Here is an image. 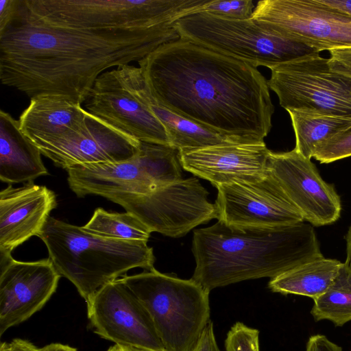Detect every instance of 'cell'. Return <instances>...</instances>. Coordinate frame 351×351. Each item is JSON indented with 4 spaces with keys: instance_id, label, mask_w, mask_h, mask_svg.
<instances>
[{
    "instance_id": "cell-1",
    "label": "cell",
    "mask_w": 351,
    "mask_h": 351,
    "mask_svg": "<svg viewBox=\"0 0 351 351\" xmlns=\"http://www.w3.org/2000/svg\"><path fill=\"white\" fill-rule=\"evenodd\" d=\"M180 38L173 24L82 29L47 24L24 8L0 31V80L30 98L53 93L83 104L95 80L111 67L139 61Z\"/></svg>"
},
{
    "instance_id": "cell-2",
    "label": "cell",
    "mask_w": 351,
    "mask_h": 351,
    "mask_svg": "<svg viewBox=\"0 0 351 351\" xmlns=\"http://www.w3.org/2000/svg\"><path fill=\"white\" fill-rule=\"evenodd\" d=\"M162 105L237 143H258L274 112L267 80L240 60L179 38L138 61Z\"/></svg>"
},
{
    "instance_id": "cell-3",
    "label": "cell",
    "mask_w": 351,
    "mask_h": 351,
    "mask_svg": "<svg viewBox=\"0 0 351 351\" xmlns=\"http://www.w3.org/2000/svg\"><path fill=\"white\" fill-rule=\"evenodd\" d=\"M191 279L208 291L243 280L275 278L323 257L311 224L230 225L218 220L193 232Z\"/></svg>"
},
{
    "instance_id": "cell-4",
    "label": "cell",
    "mask_w": 351,
    "mask_h": 351,
    "mask_svg": "<svg viewBox=\"0 0 351 351\" xmlns=\"http://www.w3.org/2000/svg\"><path fill=\"white\" fill-rule=\"evenodd\" d=\"M38 237L56 269L73 283L86 302L130 269L154 268L153 249L146 241L101 237L52 217Z\"/></svg>"
},
{
    "instance_id": "cell-5",
    "label": "cell",
    "mask_w": 351,
    "mask_h": 351,
    "mask_svg": "<svg viewBox=\"0 0 351 351\" xmlns=\"http://www.w3.org/2000/svg\"><path fill=\"white\" fill-rule=\"evenodd\" d=\"M121 280L149 313L165 351H194L211 321L209 291L155 269Z\"/></svg>"
},
{
    "instance_id": "cell-6",
    "label": "cell",
    "mask_w": 351,
    "mask_h": 351,
    "mask_svg": "<svg viewBox=\"0 0 351 351\" xmlns=\"http://www.w3.org/2000/svg\"><path fill=\"white\" fill-rule=\"evenodd\" d=\"M208 0H21L26 10L51 25L114 29L173 24L201 12Z\"/></svg>"
},
{
    "instance_id": "cell-7",
    "label": "cell",
    "mask_w": 351,
    "mask_h": 351,
    "mask_svg": "<svg viewBox=\"0 0 351 351\" xmlns=\"http://www.w3.org/2000/svg\"><path fill=\"white\" fill-rule=\"evenodd\" d=\"M180 38L254 67L269 69L317 51L274 34L252 19L231 20L201 12L173 23Z\"/></svg>"
},
{
    "instance_id": "cell-8",
    "label": "cell",
    "mask_w": 351,
    "mask_h": 351,
    "mask_svg": "<svg viewBox=\"0 0 351 351\" xmlns=\"http://www.w3.org/2000/svg\"><path fill=\"white\" fill-rule=\"evenodd\" d=\"M179 151L171 146L141 142L132 158L117 162L73 166L66 169L68 184L78 197L101 196L118 201L152 192L182 179Z\"/></svg>"
},
{
    "instance_id": "cell-9",
    "label": "cell",
    "mask_w": 351,
    "mask_h": 351,
    "mask_svg": "<svg viewBox=\"0 0 351 351\" xmlns=\"http://www.w3.org/2000/svg\"><path fill=\"white\" fill-rule=\"evenodd\" d=\"M269 88L280 105L351 118V77L332 71L319 52L269 69Z\"/></svg>"
},
{
    "instance_id": "cell-10",
    "label": "cell",
    "mask_w": 351,
    "mask_h": 351,
    "mask_svg": "<svg viewBox=\"0 0 351 351\" xmlns=\"http://www.w3.org/2000/svg\"><path fill=\"white\" fill-rule=\"evenodd\" d=\"M280 37L320 52L351 47V15L321 0H263L252 18Z\"/></svg>"
},
{
    "instance_id": "cell-11",
    "label": "cell",
    "mask_w": 351,
    "mask_h": 351,
    "mask_svg": "<svg viewBox=\"0 0 351 351\" xmlns=\"http://www.w3.org/2000/svg\"><path fill=\"white\" fill-rule=\"evenodd\" d=\"M195 178L180 179L156 188L149 194L118 201L152 232L178 238L195 227L218 218L215 204Z\"/></svg>"
},
{
    "instance_id": "cell-12",
    "label": "cell",
    "mask_w": 351,
    "mask_h": 351,
    "mask_svg": "<svg viewBox=\"0 0 351 351\" xmlns=\"http://www.w3.org/2000/svg\"><path fill=\"white\" fill-rule=\"evenodd\" d=\"M86 302L90 326L101 338L140 351H165L149 313L121 278Z\"/></svg>"
},
{
    "instance_id": "cell-13",
    "label": "cell",
    "mask_w": 351,
    "mask_h": 351,
    "mask_svg": "<svg viewBox=\"0 0 351 351\" xmlns=\"http://www.w3.org/2000/svg\"><path fill=\"white\" fill-rule=\"evenodd\" d=\"M32 143L56 166L66 170L130 160L139 152L141 142L87 112L80 124L64 134Z\"/></svg>"
},
{
    "instance_id": "cell-14",
    "label": "cell",
    "mask_w": 351,
    "mask_h": 351,
    "mask_svg": "<svg viewBox=\"0 0 351 351\" xmlns=\"http://www.w3.org/2000/svg\"><path fill=\"white\" fill-rule=\"evenodd\" d=\"M216 188L217 219L227 224L277 226L304 221L268 170L259 180L234 182Z\"/></svg>"
},
{
    "instance_id": "cell-15",
    "label": "cell",
    "mask_w": 351,
    "mask_h": 351,
    "mask_svg": "<svg viewBox=\"0 0 351 351\" xmlns=\"http://www.w3.org/2000/svg\"><path fill=\"white\" fill-rule=\"evenodd\" d=\"M60 277L49 258L24 262L0 252V336L40 311Z\"/></svg>"
},
{
    "instance_id": "cell-16",
    "label": "cell",
    "mask_w": 351,
    "mask_h": 351,
    "mask_svg": "<svg viewBox=\"0 0 351 351\" xmlns=\"http://www.w3.org/2000/svg\"><path fill=\"white\" fill-rule=\"evenodd\" d=\"M267 169L291 202L314 226L335 222L340 217V197L334 186L320 176L315 165L295 149L269 152Z\"/></svg>"
},
{
    "instance_id": "cell-17",
    "label": "cell",
    "mask_w": 351,
    "mask_h": 351,
    "mask_svg": "<svg viewBox=\"0 0 351 351\" xmlns=\"http://www.w3.org/2000/svg\"><path fill=\"white\" fill-rule=\"evenodd\" d=\"M82 105L90 114L141 142L171 146L164 125L122 83L115 68L98 77Z\"/></svg>"
},
{
    "instance_id": "cell-18",
    "label": "cell",
    "mask_w": 351,
    "mask_h": 351,
    "mask_svg": "<svg viewBox=\"0 0 351 351\" xmlns=\"http://www.w3.org/2000/svg\"><path fill=\"white\" fill-rule=\"evenodd\" d=\"M269 152L264 142L235 143L179 150V159L185 170L217 187L263 178Z\"/></svg>"
},
{
    "instance_id": "cell-19",
    "label": "cell",
    "mask_w": 351,
    "mask_h": 351,
    "mask_svg": "<svg viewBox=\"0 0 351 351\" xmlns=\"http://www.w3.org/2000/svg\"><path fill=\"white\" fill-rule=\"evenodd\" d=\"M57 206L56 195L45 186L9 184L0 192V252L13 250L38 236Z\"/></svg>"
},
{
    "instance_id": "cell-20",
    "label": "cell",
    "mask_w": 351,
    "mask_h": 351,
    "mask_svg": "<svg viewBox=\"0 0 351 351\" xmlns=\"http://www.w3.org/2000/svg\"><path fill=\"white\" fill-rule=\"evenodd\" d=\"M115 70L127 88L164 125L169 137L171 147L179 151L236 143L230 138L187 119L159 103L152 95L139 66L123 64L116 67Z\"/></svg>"
},
{
    "instance_id": "cell-21",
    "label": "cell",
    "mask_w": 351,
    "mask_h": 351,
    "mask_svg": "<svg viewBox=\"0 0 351 351\" xmlns=\"http://www.w3.org/2000/svg\"><path fill=\"white\" fill-rule=\"evenodd\" d=\"M87 111L69 96L44 93L30 98L19 119V128L32 142L62 135L80 124Z\"/></svg>"
},
{
    "instance_id": "cell-22",
    "label": "cell",
    "mask_w": 351,
    "mask_h": 351,
    "mask_svg": "<svg viewBox=\"0 0 351 351\" xmlns=\"http://www.w3.org/2000/svg\"><path fill=\"white\" fill-rule=\"evenodd\" d=\"M41 153L21 131L19 121L0 111V180L9 184L33 182L48 175Z\"/></svg>"
},
{
    "instance_id": "cell-23",
    "label": "cell",
    "mask_w": 351,
    "mask_h": 351,
    "mask_svg": "<svg viewBox=\"0 0 351 351\" xmlns=\"http://www.w3.org/2000/svg\"><path fill=\"white\" fill-rule=\"evenodd\" d=\"M341 265L337 259L318 258L271 278L268 287L273 292L315 300L327 291Z\"/></svg>"
},
{
    "instance_id": "cell-24",
    "label": "cell",
    "mask_w": 351,
    "mask_h": 351,
    "mask_svg": "<svg viewBox=\"0 0 351 351\" xmlns=\"http://www.w3.org/2000/svg\"><path fill=\"white\" fill-rule=\"evenodd\" d=\"M295 136V149L307 159L324 141L351 127V118L311 110L289 109Z\"/></svg>"
},
{
    "instance_id": "cell-25",
    "label": "cell",
    "mask_w": 351,
    "mask_h": 351,
    "mask_svg": "<svg viewBox=\"0 0 351 351\" xmlns=\"http://www.w3.org/2000/svg\"><path fill=\"white\" fill-rule=\"evenodd\" d=\"M313 300L311 313L315 321L330 320L337 326L351 321V264L342 263L327 291Z\"/></svg>"
},
{
    "instance_id": "cell-26",
    "label": "cell",
    "mask_w": 351,
    "mask_h": 351,
    "mask_svg": "<svg viewBox=\"0 0 351 351\" xmlns=\"http://www.w3.org/2000/svg\"><path fill=\"white\" fill-rule=\"evenodd\" d=\"M86 231L108 238L147 242L150 229L134 215L111 213L97 208L90 220L82 226Z\"/></svg>"
},
{
    "instance_id": "cell-27",
    "label": "cell",
    "mask_w": 351,
    "mask_h": 351,
    "mask_svg": "<svg viewBox=\"0 0 351 351\" xmlns=\"http://www.w3.org/2000/svg\"><path fill=\"white\" fill-rule=\"evenodd\" d=\"M253 8L251 0H208L201 12L226 19L246 20L252 18Z\"/></svg>"
},
{
    "instance_id": "cell-28",
    "label": "cell",
    "mask_w": 351,
    "mask_h": 351,
    "mask_svg": "<svg viewBox=\"0 0 351 351\" xmlns=\"http://www.w3.org/2000/svg\"><path fill=\"white\" fill-rule=\"evenodd\" d=\"M351 156V127L320 144L313 158L330 163Z\"/></svg>"
},
{
    "instance_id": "cell-29",
    "label": "cell",
    "mask_w": 351,
    "mask_h": 351,
    "mask_svg": "<svg viewBox=\"0 0 351 351\" xmlns=\"http://www.w3.org/2000/svg\"><path fill=\"white\" fill-rule=\"evenodd\" d=\"M226 351H260L259 331L242 322H236L225 340Z\"/></svg>"
},
{
    "instance_id": "cell-30",
    "label": "cell",
    "mask_w": 351,
    "mask_h": 351,
    "mask_svg": "<svg viewBox=\"0 0 351 351\" xmlns=\"http://www.w3.org/2000/svg\"><path fill=\"white\" fill-rule=\"evenodd\" d=\"M328 58L330 68L336 72L351 77V47L336 49L329 51Z\"/></svg>"
},
{
    "instance_id": "cell-31",
    "label": "cell",
    "mask_w": 351,
    "mask_h": 351,
    "mask_svg": "<svg viewBox=\"0 0 351 351\" xmlns=\"http://www.w3.org/2000/svg\"><path fill=\"white\" fill-rule=\"evenodd\" d=\"M305 351H342V348L323 335L311 336Z\"/></svg>"
},
{
    "instance_id": "cell-32",
    "label": "cell",
    "mask_w": 351,
    "mask_h": 351,
    "mask_svg": "<svg viewBox=\"0 0 351 351\" xmlns=\"http://www.w3.org/2000/svg\"><path fill=\"white\" fill-rule=\"evenodd\" d=\"M19 0H0V31H2L15 15Z\"/></svg>"
},
{
    "instance_id": "cell-33",
    "label": "cell",
    "mask_w": 351,
    "mask_h": 351,
    "mask_svg": "<svg viewBox=\"0 0 351 351\" xmlns=\"http://www.w3.org/2000/svg\"><path fill=\"white\" fill-rule=\"evenodd\" d=\"M194 351H221L215 339L213 324L211 321L208 324Z\"/></svg>"
},
{
    "instance_id": "cell-34",
    "label": "cell",
    "mask_w": 351,
    "mask_h": 351,
    "mask_svg": "<svg viewBox=\"0 0 351 351\" xmlns=\"http://www.w3.org/2000/svg\"><path fill=\"white\" fill-rule=\"evenodd\" d=\"M38 348L31 341L16 338L10 342L3 341L0 345V351H40Z\"/></svg>"
},
{
    "instance_id": "cell-35",
    "label": "cell",
    "mask_w": 351,
    "mask_h": 351,
    "mask_svg": "<svg viewBox=\"0 0 351 351\" xmlns=\"http://www.w3.org/2000/svg\"><path fill=\"white\" fill-rule=\"evenodd\" d=\"M324 3L351 15V0H321Z\"/></svg>"
},
{
    "instance_id": "cell-36",
    "label": "cell",
    "mask_w": 351,
    "mask_h": 351,
    "mask_svg": "<svg viewBox=\"0 0 351 351\" xmlns=\"http://www.w3.org/2000/svg\"><path fill=\"white\" fill-rule=\"evenodd\" d=\"M40 351H77L75 348L60 343H52L40 348Z\"/></svg>"
},
{
    "instance_id": "cell-37",
    "label": "cell",
    "mask_w": 351,
    "mask_h": 351,
    "mask_svg": "<svg viewBox=\"0 0 351 351\" xmlns=\"http://www.w3.org/2000/svg\"><path fill=\"white\" fill-rule=\"evenodd\" d=\"M346 254L347 258L346 262L351 264V226H350L346 236Z\"/></svg>"
},
{
    "instance_id": "cell-38",
    "label": "cell",
    "mask_w": 351,
    "mask_h": 351,
    "mask_svg": "<svg viewBox=\"0 0 351 351\" xmlns=\"http://www.w3.org/2000/svg\"><path fill=\"white\" fill-rule=\"evenodd\" d=\"M107 351H140L138 350H136L134 348H129V347H125L121 346L119 345L114 344L112 346H110Z\"/></svg>"
}]
</instances>
